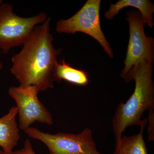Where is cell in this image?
Wrapping results in <instances>:
<instances>
[{
    "mask_svg": "<svg viewBox=\"0 0 154 154\" xmlns=\"http://www.w3.org/2000/svg\"><path fill=\"white\" fill-rule=\"evenodd\" d=\"M54 82H60L62 80L80 86H85L89 82V75L83 70L73 67L64 59L58 61L56 64L53 73Z\"/></svg>",
    "mask_w": 154,
    "mask_h": 154,
    "instance_id": "cell-11",
    "label": "cell"
},
{
    "mask_svg": "<svg viewBox=\"0 0 154 154\" xmlns=\"http://www.w3.org/2000/svg\"><path fill=\"white\" fill-rule=\"evenodd\" d=\"M3 152V151L1 150H0V154H1Z\"/></svg>",
    "mask_w": 154,
    "mask_h": 154,
    "instance_id": "cell-17",
    "label": "cell"
},
{
    "mask_svg": "<svg viewBox=\"0 0 154 154\" xmlns=\"http://www.w3.org/2000/svg\"><path fill=\"white\" fill-rule=\"evenodd\" d=\"M153 69V63L144 60L133 72L132 80L135 83L133 94L126 102L119 103L112 120L115 146L119 143L122 133L128 127L140 126L145 111L154 108Z\"/></svg>",
    "mask_w": 154,
    "mask_h": 154,
    "instance_id": "cell-2",
    "label": "cell"
},
{
    "mask_svg": "<svg viewBox=\"0 0 154 154\" xmlns=\"http://www.w3.org/2000/svg\"><path fill=\"white\" fill-rule=\"evenodd\" d=\"M51 19L36 25L19 53L13 56L10 71L22 87H33L40 91L54 88L53 73L57 57L61 52L53 44Z\"/></svg>",
    "mask_w": 154,
    "mask_h": 154,
    "instance_id": "cell-1",
    "label": "cell"
},
{
    "mask_svg": "<svg viewBox=\"0 0 154 154\" xmlns=\"http://www.w3.org/2000/svg\"><path fill=\"white\" fill-rule=\"evenodd\" d=\"M3 2V1H2V0H0V5H1V4H2V3Z\"/></svg>",
    "mask_w": 154,
    "mask_h": 154,
    "instance_id": "cell-16",
    "label": "cell"
},
{
    "mask_svg": "<svg viewBox=\"0 0 154 154\" xmlns=\"http://www.w3.org/2000/svg\"><path fill=\"white\" fill-rule=\"evenodd\" d=\"M13 154H36L33 151L32 144L29 140L25 141L24 148L22 150H19L13 152Z\"/></svg>",
    "mask_w": 154,
    "mask_h": 154,
    "instance_id": "cell-13",
    "label": "cell"
},
{
    "mask_svg": "<svg viewBox=\"0 0 154 154\" xmlns=\"http://www.w3.org/2000/svg\"><path fill=\"white\" fill-rule=\"evenodd\" d=\"M18 110L16 106L10 108L8 112L0 117V146L4 152L10 153L20 139L19 128L16 116Z\"/></svg>",
    "mask_w": 154,
    "mask_h": 154,
    "instance_id": "cell-8",
    "label": "cell"
},
{
    "mask_svg": "<svg viewBox=\"0 0 154 154\" xmlns=\"http://www.w3.org/2000/svg\"><path fill=\"white\" fill-rule=\"evenodd\" d=\"M110 4V8L105 14L106 19L112 20L124 8L134 7L139 10L145 25L147 24L150 28L153 27L152 15L154 13V5L149 0H119L115 4Z\"/></svg>",
    "mask_w": 154,
    "mask_h": 154,
    "instance_id": "cell-9",
    "label": "cell"
},
{
    "mask_svg": "<svg viewBox=\"0 0 154 154\" xmlns=\"http://www.w3.org/2000/svg\"><path fill=\"white\" fill-rule=\"evenodd\" d=\"M3 64H2V62H0V70H2V69H3Z\"/></svg>",
    "mask_w": 154,
    "mask_h": 154,
    "instance_id": "cell-14",
    "label": "cell"
},
{
    "mask_svg": "<svg viewBox=\"0 0 154 154\" xmlns=\"http://www.w3.org/2000/svg\"><path fill=\"white\" fill-rule=\"evenodd\" d=\"M24 131L29 137L45 144L50 154H103L98 151L92 131L88 128L77 134L64 133L51 134L32 127Z\"/></svg>",
    "mask_w": 154,
    "mask_h": 154,
    "instance_id": "cell-6",
    "label": "cell"
},
{
    "mask_svg": "<svg viewBox=\"0 0 154 154\" xmlns=\"http://www.w3.org/2000/svg\"><path fill=\"white\" fill-rule=\"evenodd\" d=\"M149 111V125L148 127V134L149 141L154 140V108H152Z\"/></svg>",
    "mask_w": 154,
    "mask_h": 154,
    "instance_id": "cell-12",
    "label": "cell"
},
{
    "mask_svg": "<svg viewBox=\"0 0 154 154\" xmlns=\"http://www.w3.org/2000/svg\"><path fill=\"white\" fill-rule=\"evenodd\" d=\"M148 121V118L143 119L139 133L122 136L112 154H148L143 138L144 129Z\"/></svg>",
    "mask_w": 154,
    "mask_h": 154,
    "instance_id": "cell-10",
    "label": "cell"
},
{
    "mask_svg": "<svg viewBox=\"0 0 154 154\" xmlns=\"http://www.w3.org/2000/svg\"><path fill=\"white\" fill-rule=\"evenodd\" d=\"M1 154H13V152H12L10 153H7L4 152H3Z\"/></svg>",
    "mask_w": 154,
    "mask_h": 154,
    "instance_id": "cell-15",
    "label": "cell"
},
{
    "mask_svg": "<svg viewBox=\"0 0 154 154\" xmlns=\"http://www.w3.org/2000/svg\"><path fill=\"white\" fill-rule=\"evenodd\" d=\"M13 10V5L8 3L3 2L0 5V49L4 54L23 45L34 27L48 19L44 12L23 18L17 16Z\"/></svg>",
    "mask_w": 154,
    "mask_h": 154,
    "instance_id": "cell-4",
    "label": "cell"
},
{
    "mask_svg": "<svg viewBox=\"0 0 154 154\" xmlns=\"http://www.w3.org/2000/svg\"><path fill=\"white\" fill-rule=\"evenodd\" d=\"M101 0H88L72 17L60 19L56 24L57 33L75 34L82 32L92 36L99 42L110 58H113V50L101 28L100 21Z\"/></svg>",
    "mask_w": 154,
    "mask_h": 154,
    "instance_id": "cell-5",
    "label": "cell"
},
{
    "mask_svg": "<svg viewBox=\"0 0 154 154\" xmlns=\"http://www.w3.org/2000/svg\"><path fill=\"white\" fill-rule=\"evenodd\" d=\"M126 20L129 27V39L124 69L120 76L127 83L132 81L135 68L143 61L153 63L154 39L146 36L144 23L139 11H127Z\"/></svg>",
    "mask_w": 154,
    "mask_h": 154,
    "instance_id": "cell-3",
    "label": "cell"
},
{
    "mask_svg": "<svg viewBox=\"0 0 154 154\" xmlns=\"http://www.w3.org/2000/svg\"><path fill=\"white\" fill-rule=\"evenodd\" d=\"M38 90L33 87H11L8 94L17 104L19 127L25 131L36 122L48 125L53 124L52 114L39 101Z\"/></svg>",
    "mask_w": 154,
    "mask_h": 154,
    "instance_id": "cell-7",
    "label": "cell"
}]
</instances>
